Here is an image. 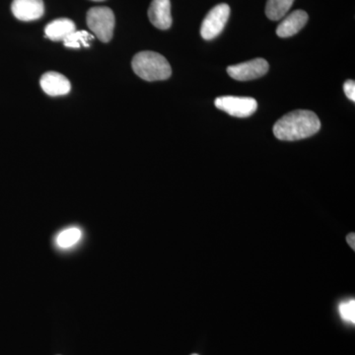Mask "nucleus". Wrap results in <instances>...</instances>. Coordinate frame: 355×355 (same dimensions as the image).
<instances>
[{"instance_id":"7ed1b4c3","label":"nucleus","mask_w":355,"mask_h":355,"mask_svg":"<svg viewBox=\"0 0 355 355\" xmlns=\"http://www.w3.org/2000/svg\"><path fill=\"white\" fill-rule=\"evenodd\" d=\"M87 26L93 34L103 43H108L113 38L114 15L109 7H93L87 13Z\"/></svg>"},{"instance_id":"1a4fd4ad","label":"nucleus","mask_w":355,"mask_h":355,"mask_svg":"<svg viewBox=\"0 0 355 355\" xmlns=\"http://www.w3.org/2000/svg\"><path fill=\"white\" fill-rule=\"evenodd\" d=\"M148 17L153 25L158 29H169L172 26L170 0H153L149 7Z\"/></svg>"},{"instance_id":"f03ea898","label":"nucleus","mask_w":355,"mask_h":355,"mask_svg":"<svg viewBox=\"0 0 355 355\" xmlns=\"http://www.w3.org/2000/svg\"><path fill=\"white\" fill-rule=\"evenodd\" d=\"M132 67L137 76L144 80L160 81L170 78L171 65L160 53L154 51H141L132 58Z\"/></svg>"},{"instance_id":"f257e3e1","label":"nucleus","mask_w":355,"mask_h":355,"mask_svg":"<svg viewBox=\"0 0 355 355\" xmlns=\"http://www.w3.org/2000/svg\"><path fill=\"white\" fill-rule=\"evenodd\" d=\"M321 128V121L316 114L308 110H296L280 118L273 127L277 139L294 141L316 135Z\"/></svg>"},{"instance_id":"2eb2a0df","label":"nucleus","mask_w":355,"mask_h":355,"mask_svg":"<svg viewBox=\"0 0 355 355\" xmlns=\"http://www.w3.org/2000/svg\"><path fill=\"white\" fill-rule=\"evenodd\" d=\"M340 317L343 321L347 323H355V301L354 299H350L349 301L340 303L338 306Z\"/></svg>"},{"instance_id":"423d86ee","label":"nucleus","mask_w":355,"mask_h":355,"mask_svg":"<svg viewBox=\"0 0 355 355\" xmlns=\"http://www.w3.org/2000/svg\"><path fill=\"white\" fill-rule=\"evenodd\" d=\"M268 69L270 67L266 60L254 58L243 64L231 65L228 67L227 72L235 80L249 81L265 76L268 73Z\"/></svg>"},{"instance_id":"a211bd4d","label":"nucleus","mask_w":355,"mask_h":355,"mask_svg":"<svg viewBox=\"0 0 355 355\" xmlns=\"http://www.w3.org/2000/svg\"><path fill=\"white\" fill-rule=\"evenodd\" d=\"M92 1H104V0H92Z\"/></svg>"},{"instance_id":"9d476101","label":"nucleus","mask_w":355,"mask_h":355,"mask_svg":"<svg viewBox=\"0 0 355 355\" xmlns=\"http://www.w3.org/2000/svg\"><path fill=\"white\" fill-rule=\"evenodd\" d=\"M307 21V12L303 10L294 11L280 22L277 29V36L280 38H289L294 36L304 27Z\"/></svg>"},{"instance_id":"39448f33","label":"nucleus","mask_w":355,"mask_h":355,"mask_svg":"<svg viewBox=\"0 0 355 355\" xmlns=\"http://www.w3.org/2000/svg\"><path fill=\"white\" fill-rule=\"evenodd\" d=\"M229 16L230 7L228 4L221 3L214 6L202 21L200 27V35L202 38L210 41L218 37L225 28Z\"/></svg>"},{"instance_id":"6e6552de","label":"nucleus","mask_w":355,"mask_h":355,"mask_svg":"<svg viewBox=\"0 0 355 355\" xmlns=\"http://www.w3.org/2000/svg\"><path fill=\"white\" fill-rule=\"evenodd\" d=\"M41 87L44 92L51 97L69 94L71 90V84L69 79L55 71H49L41 77Z\"/></svg>"},{"instance_id":"ddd939ff","label":"nucleus","mask_w":355,"mask_h":355,"mask_svg":"<svg viewBox=\"0 0 355 355\" xmlns=\"http://www.w3.org/2000/svg\"><path fill=\"white\" fill-rule=\"evenodd\" d=\"M94 36L91 35L87 31H76L69 35L67 39L64 40V44L67 48L69 49H80L81 46L84 48H89L90 43L89 42L93 41Z\"/></svg>"},{"instance_id":"4468645a","label":"nucleus","mask_w":355,"mask_h":355,"mask_svg":"<svg viewBox=\"0 0 355 355\" xmlns=\"http://www.w3.org/2000/svg\"><path fill=\"white\" fill-rule=\"evenodd\" d=\"M81 231L78 228H69L62 231L58 236L57 243L58 246L62 248L71 247L80 240Z\"/></svg>"},{"instance_id":"f3484780","label":"nucleus","mask_w":355,"mask_h":355,"mask_svg":"<svg viewBox=\"0 0 355 355\" xmlns=\"http://www.w3.org/2000/svg\"><path fill=\"white\" fill-rule=\"evenodd\" d=\"M347 241L349 243L350 248H352V250H355V234L354 233H350V234L347 235Z\"/></svg>"},{"instance_id":"9b49d317","label":"nucleus","mask_w":355,"mask_h":355,"mask_svg":"<svg viewBox=\"0 0 355 355\" xmlns=\"http://www.w3.org/2000/svg\"><path fill=\"white\" fill-rule=\"evenodd\" d=\"M76 31L73 21L67 18L53 20L44 28V34L48 39L53 42H64L69 35Z\"/></svg>"},{"instance_id":"0eeeda50","label":"nucleus","mask_w":355,"mask_h":355,"mask_svg":"<svg viewBox=\"0 0 355 355\" xmlns=\"http://www.w3.org/2000/svg\"><path fill=\"white\" fill-rule=\"evenodd\" d=\"M11 10L18 20L25 22L38 20L44 15V2L43 0H13Z\"/></svg>"},{"instance_id":"6ab92c4d","label":"nucleus","mask_w":355,"mask_h":355,"mask_svg":"<svg viewBox=\"0 0 355 355\" xmlns=\"http://www.w3.org/2000/svg\"><path fill=\"white\" fill-rule=\"evenodd\" d=\"M193 355H198V354H193Z\"/></svg>"},{"instance_id":"dca6fc26","label":"nucleus","mask_w":355,"mask_h":355,"mask_svg":"<svg viewBox=\"0 0 355 355\" xmlns=\"http://www.w3.org/2000/svg\"><path fill=\"white\" fill-rule=\"evenodd\" d=\"M343 90H345V96L350 100V101L355 102V83L354 80L345 81L343 84Z\"/></svg>"},{"instance_id":"20e7f679","label":"nucleus","mask_w":355,"mask_h":355,"mask_svg":"<svg viewBox=\"0 0 355 355\" xmlns=\"http://www.w3.org/2000/svg\"><path fill=\"white\" fill-rule=\"evenodd\" d=\"M214 105L217 109L236 118H248L258 109V103L251 97L222 96L216 98Z\"/></svg>"},{"instance_id":"f8f14e48","label":"nucleus","mask_w":355,"mask_h":355,"mask_svg":"<svg viewBox=\"0 0 355 355\" xmlns=\"http://www.w3.org/2000/svg\"><path fill=\"white\" fill-rule=\"evenodd\" d=\"M294 0H268L266 14L268 19L277 21L282 19L288 12Z\"/></svg>"}]
</instances>
